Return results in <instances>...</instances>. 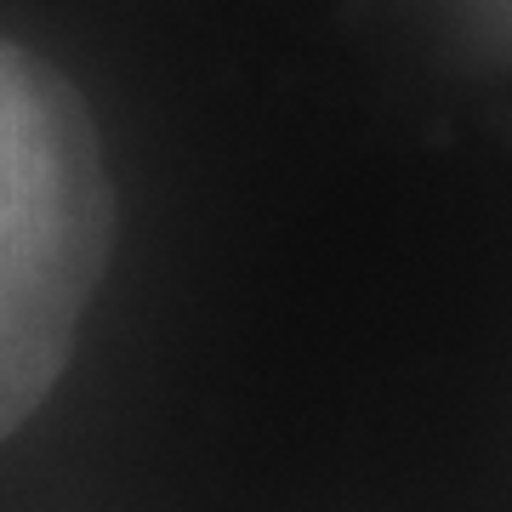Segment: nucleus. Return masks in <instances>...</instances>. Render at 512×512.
<instances>
[{
  "mask_svg": "<svg viewBox=\"0 0 512 512\" xmlns=\"http://www.w3.org/2000/svg\"><path fill=\"white\" fill-rule=\"evenodd\" d=\"M114 251V183L80 92L0 40V439L69 365Z\"/></svg>",
  "mask_w": 512,
  "mask_h": 512,
  "instance_id": "f257e3e1",
  "label": "nucleus"
}]
</instances>
